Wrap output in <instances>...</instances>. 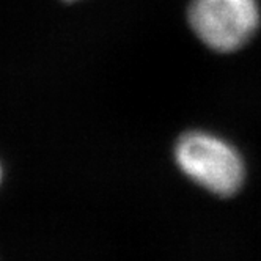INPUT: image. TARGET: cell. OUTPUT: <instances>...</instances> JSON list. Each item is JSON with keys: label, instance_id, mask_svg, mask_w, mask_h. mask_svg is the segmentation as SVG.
<instances>
[{"label": "cell", "instance_id": "6da1fadb", "mask_svg": "<svg viewBox=\"0 0 261 261\" xmlns=\"http://www.w3.org/2000/svg\"><path fill=\"white\" fill-rule=\"evenodd\" d=\"M173 154L179 170L214 195L231 197L242 188L244 161L233 145L214 134L186 133L178 139Z\"/></svg>", "mask_w": 261, "mask_h": 261}, {"label": "cell", "instance_id": "7a4b0ae2", "mask_svg": "<svg viewBox=\"0 0 261 261\" xmlns=\"http://www.w3.org/2000/svg\"><path fill=\"white\" fill-rule=\"evenodd\" d=\"M188 21L204 46L227 54L249 43L261 13L256 0H192Z\"/></svg>", "mask_w": 261, "mask_h": 261}, {"label": "cell", "instance_id": "3957f363", "mask_svg": "<svg viewBox=\"0 0 261 261\" xmlns=\"http://www.w3.org/2000/svg\"><path fill=\"white\" fill-rule=\"evenodd\" d=\"M2 176H4V172H2V165H0V181H2Z\"/></svg>", "mask_w": 261, "mask_h": 261}, {"label": "cell", "instance_id": "277c9868", "mask_svg": "<svg viewBox=\"0 0 261 261\" xmlns=\"http://www.w3.org/2000/svg\"><path fill=\"white\" fill-rule=\"evenodd\" d=\"M68 2H71V0H68Z\"/></svg>", "mask_w": 261, "mask_h": 261}]
</instances>
